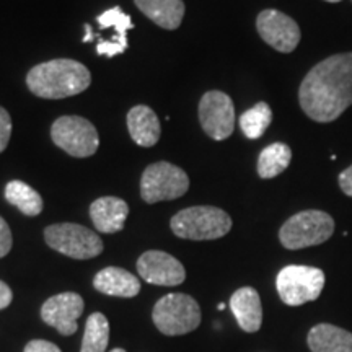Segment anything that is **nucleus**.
<instances>
[{
    "label": "nucleus",
    "instance_id": "nucleus-21",
    "mask_svg": "<svg viewBox=\"0 0 352 352\" xmlns=\"http://www.w3.org/2000/svg\"><path fill=\"white\" fill-rule=\"evenodd\" d=\"M292 160V151L287 144L274 142L267 145L264 151L259 153L258 158V175L263 179L276 178L283 171L287 170Z\"/></svg>",
    "mask_w": 352,
    "mask_h": 352
},
{
    "label": "nucleus",
    "instance_id": "nucleus-8",
    "mask_svg": "<svg viewBox=\"0 0 352 352\" xmlns=\"http://www.w3.org/2000/svg\"><path fill=\"white\" fill-rule=\"evenodd\" d=\"M47 246L74 259H91L103 252L98 233L78 223H54L44 230Z\"/></svg>",
    "mask_w": 352,
    "mask_h": 352
},
{
    "label": "nucleus",
    "instance_id": "nucleus-26",
    "mask_svg": "<svg viewBox=\"0 0 352 352\" xmlns=\"http://www.w3.org/2000/svg\"><path fill=\"white\" fill-rule=\"evenodd\" d=\"M12 232L10 227L7 226V222L0 217V258L7 256L12 250Z\"/></svg>",
    "mask_w": 352,
    "mask_h": 352
},
{
    "label": "nucleus",
    "instance_id": "nucleus-29",
    "mask_svg": "<svg viewBox=\"0 0 352 352\" xmlns=\"http://www.w3.org/2000/svg\"><path fill=\"white\" fill-rule=\"evenodd\" d=\"M12 298H13L12 289L8 287L6 283H2V280H0V310H3V308H7L8 305H10Z\"/></svg>",
    "mask_w": 352,
    "mask_h": 352
},
{
    "label": "nucleus",
    "instance_id": "nucleus-16",
    "mask_svg": "<svg viewBox=\"0 0 352 352\" xmlns=\"http://www.w3.org/2000/svg\"><path fill=\"white\" fill-rule=\"evenodd\" d=\"M230 308L239 327L246 333L259 331L263 323L261 298L256 289L241 287L230 297Z\"/></svg>",
    "mask_w": 352,
    "mask_h": 352
},
{
    "label": "nucleus",
    "instance_id": "nucleus-10",
    "mask_svg": "<svg viewBox=\"0 0 352 352\" xmlns=\"http://www.w3.org/2000/svg\"><path fill=\"white\" fill-rule=\"evenodd\" d=\"M199 122L214 140H226L235 129V107L223 91L210 90L199 101Z\"/></svg>",
    "mask_w": 352,
    "mask_h": 352
},
{
    "label": "nucleus",
    "instance_id": "nucleus-19",
    "mask_svg": "<svg viewBox=\"0 0 352 352\" xmlns=\"http://www.w3.org/2000/svg\"><path fill=\"white\" fill-rule=\"evenodd\" d=\"M307 342L311 352H352V333L329 323L315 324Z\"/></svg>",
    "mask_w": 352,
    "mask_h": 352
},
{
    "label": "nucleus",
    "instance_id": "nucleus-3",
    "mask_svg": "<svg viewBox=\"0 0 352 352\" xmlns=\"http://www.w3.org/2000/svg\"><path fill=\"white\" fill-rule=\"evenodd\" d=\"M171 230L186 240H217L232 230V217L214 206H195L171 217Z\"/></svg>",
    "mask_w": 352,
    "mask_h": 352
},
{
    "label": "nucleus",
    "instance_id": "nucleus-2",
    "mask_svg": "<svg viewBox=\"0 0 352 352\" xmlns=\"http://www.w3.org/2000/svg\"><path fill=\"white\" fill-rule=\"evenodd\" d=\"M91 83L90 70L74 59H52L38 64L26 76L33 95L44 100H63L85 91Z\"/></svg>",
    "mask_w": 352,
    "mask_h": 352
},
{
    "label": "nucleus",
    "instance_id": "nucleus-1",
    "mask_svg": "<svg viewBox=\"0 0 352 352\" xmlns=\"http://www.w3.org/2000/svg\"><path fill=\"white\" fill-rule=\"evenodd\" d=\"M298 103L316 122L336 121L352 107V52L329 56L311 67L298 88Z\"/></svg>",
    "mask_w": 352,
    "mask_h": 352
},
{
    "label": "nucleus",
    "instance_id": "nucleus-27",
    "mask_svg": "<svg viewBox=\"0 0 352 352\" xmlns=\"http://www.w3.org/2000/svg\"><path fill=\"white\" fill-rule=\"evenodd\" d=\"M23 352H63V351H60L54 342L44 341V340H34L26 344Z\"/></svg>",
    "mask_w": 352,
    "mask_h": 352
},
{
    "label": "nucleus",
    "instance_id": "nucleus-32",
    "mask_svg": "<svg viewBox=\"0 0 352 352\" xmlns=\"http://www.w3.org/2000/svg\"><path fill=\"white\" fill-rule=\"evenodd\" d=\"M109 352H126L124 349H120V347H118V349H113V351H109Z\"/></svg>",
    "mask_w": 352,
    "mask_h": 352
},
{
    "label": "nucleus",
    "instance_id": "nucleus-6",
    "mask_svg": "<svg viewBox=\"0 0 352 352\" xmlns=\"http://www.w3.org/2000/svg\"><path fill=\"white\" fill-rule=\"evenodd\" d=\"M324 272L314 266L290 264L280 270L276 279V289L280 300L289 307H300L315 302L324 289Z\"/></svg>",
    "mask_w": 352,
    "mask_h": 352
},
{
    "label": "nucleus",
    "instance_id": "nucleus-20",
    "mask_svg": "<svg viewBox=\"0 0 352 352\" xmlns=\"http://www.w3.org/2000/svg\"><path fill=\"white\" fill-rule=\"evenodd\" d=\"M140 12L165 30H176L184 16L183 0H134Z\"/></svg>",
    "mask_w": 352,
    "mask_h": 352
},
{
    "label": "nucleus",
    "instance_id": "nucleus-11",
    "mask_svg": "<svg viewBox=\"0 0 352 352\" xmlns=\"http://www.w3.org/2000/svg\"><path fill=\"white\" fill-rule=\"evenodd\" d=\"M256 30L264 43L284 54L296 51L302 39L297 21L274 8H267L259 13L256 19Z\"/></svg>",
    "mask_w": 352,
    "mask_h": 352
},
{
    "label": "nucleus",
    "instance_id": "nucleus-22",
    "mask_svg": "<svg viewBox=\"0 0 352 352\" xmlns=\"http://www.w3.org/2000/svg\"><path fill=\"white\" fill-rule=\"evenodd\" d=\"M6 199L15 206L21 214L34 217L43 212V197L39 196L36 189L26 184L20 179H13L6 186Z\"/></svg>",
    "mask_w": 352,
    "mask_h": 352
},
{
    "label": "nucleus",
    "instance_id": "nucleus-18",
    "mask_svg": "<svg viewBox=\"0 0 352 352\" xmlns=\"http://www.w3.org/2000/svg\"><path fill=\"white\" fill-rule=\"evenodd\" d=\"M94 287L104 296L132 298L140 292V283L134 274L122 267H104L94 279Z\"/></svg>",
    "mask_w": 352,
    "mask_h": 352
},
{
    "label": "nucleus",
    "instance_id": "nucleus-14",
    "mask_svg": "<svg viewBox=\"0 0 352 352\" xmlns=\"http://www.w3.org/2000/svg\"><path fill=\"white\" fill-rule=\"evenodd\" d=\"M96 21L100 30H113L111 38L101 39V43L96 41V52L107 57L122 54L127 50V32L134 28L131 16L120 7H113L101 13Z\"/></svg>",
    "mask_w": 352,
    "mask_h": 352
},
{
    "label": "nucleus",
    "instance_id": "nucleus-13",
    "mask_svg": "<svg viewBox=\"0 0 352 352\" xmlns=\"http://www.w3.org/2000/svg\"><path fill=\"white\" fill-rule=\"evenodd\" d=\"M83 298L76 292H64L47 298L41 308V318L56 328L63 336H70L78 329L77 320L83 314Z\"/></svg>",
    "mask_w": 352,
    "mask_h": 352
},
{
    "label": "nucleus",
    "instance_id": "nucleus-31",
    "mask_svg": "<svg viewBox=\"0 0 352 352\" xmlns=\"http://www.w3.org/2000/svg\"><path fill=\"white\" fill-rule=\"evenodd\" d=\"M226 308V303H219V310H223Z\"/></svg>",
    "mask_w": 352,
    "mask_h": 352
},
{
    "label": "nucleus",
    "instance_id": "nucleus-28",
    "mask_svg": "<svg viewBox=\"0 0 352 352\" xmlns=\"http://www.w3.org/2000/svg\"><path fill=\"white\" fill-rule=\"evenodd\" d=\"M338 182H340L341 191L344 192L346 196L352 197V165L344 171H341V175L338 176Z\"/></svg>",
    "mask_w": 352,
    "mask_h": 352
},
{
    "label": "nucleus",
    "instance_id": "nucleus-25",
    "mask_svg": "<svg viewBox=\"0 0 352 352\" xmlns=\"http://www.w3.org/2000/svg\"><path fill=\"white\" fill-rule=\"evenodd\" d=\"M10 135H12L10 114L7 113V109L0 107V153L7 148L8 142H10Z\"/></svg>",
    "mask_w": 352,
    "mask_h": 352
},
{
    "label": "nucleus",
    "instance_id": "nucleus-15",
    "mask_svg": "<svg viewBox=\"0 0 352 352\" xmlns=\"http://www.w3.org/2000/svg\"><path fill=\"white\" fill-rule=\"evenodd\" d=\"M129 206L116 196H104L90 206V219L95 228L101 233H116L124 227Z\"/></svg>",
    "mask_w": 352,
    "mask_h": 352
},
{
    "label": "nucleus",
    "instance_id": "nucleus-24",
    "mask_svg": "<svg viewBox=\"0 0 352 352\" xmlns=\"http://www.w3.org/2000/svg\"><path fill=\"white\" fill-rule=\"evenodd\" d=\"M272 122V109L267 103L259 101L240 116V129L246 139H259Z\"/></svg>",
    "mask_w": 352,
    "mask_h": 352
},
{
    "label": "nucleus",
    "instance_id": "nucleus-5",
    "mask_svg": "<svg viewBox=\"0 0 352 352\" xmlns=\"http://www.w3.org/2000/svg\"><path fill=\"white\" fill-rule=\"evenodd\" d=\"M152 318L158 331L166 336H182L201 324V307L186 294H168L155 303Z\"/></svg>",
    "mask_w": 352,
    "mask_h": 352
},
{
    "label": "nucleus",
    "instance_id": "nucleus-4",
    "mask_svg": "<svg viewBox=\"0 0 352 352\" xmlns=\"http://www.w3.org/2000/svg\"><path fill=\"white\" fill-rule=\"evenodd\" d=\"M334 220L323 210H303L292 215L279 230L284 248L302 250L324 243L333 236Z\"/></svg>",
    "mask_w": 352,
    "mask_h": 352
},
{
    "label": "nucleus",
    "instance_id": "nucleus-23",
    "mask_svg": "<svg viewBox=\"0 0 352 352\" xmlns=\"http://www.w3.org/2000/svg\"><path fill=\"white\" fill-rule=\"evenodd\" d=\"M109 341V323L103 314L88 316L80 352H104Z\"/></svg>",
    "mask_w": 352,
    "mask_h": 352
},
{
    "label": "nucleus",
    "instance_id": "nucleus-7",
    "mask_svg": "<svg viewBox=\"0 0 352 352\" xmlns=\"http://www.w3.org/2000/svg\"><path fill=\"white\" fill-rule=\"evenodd\" d=\"M189 178L186 171L168 162H157L144 170L140 178V196L147 204L178 199L186 195Z\"/></svg>",
    "mask_w": 352,
    "mask_h": 352
},
{
    "label": "nucleus",
    "instance_id": "nucleus-30",
    "mask_svg": "<svg viewBox=\"0 0 352 352\" xmlns=\"http://www.w3.org/2000/svg\"><path fill=\"white\" fill-rule=\"evenodd\" d=\"M324 2H329V3H338V2H341V0H324Z\"/></svg>",
    "mask_w": 352,
    "mask_h": 352
},
{
    "label": "nucleus",
    "instance_id": "nucleus-12",
    "mask_svg": "<svg viewBox=\"0 0 352 352\" xmlns=\"http://www.w3.org/2000/svg\"><path fill=\"white\" fill-rule=\"evenodd\" d=\"M138 271L145 283L165 285V287L179 285L186 279V271H184L183 264L171 254L158 252V250L145 252L138 259Z\"/></svg>",
    "mask_w": 352,
    "mask_h": 352
},
{
    "label": "nucleus",
    "instance_id": "nucleus-9",
    "mask_svg": "<svg viewBox=\"0 0 352 352\" xmlns=\"http://www.w3.org/2000/svg\"><path fill=\"white\" fill-rule=\"evenodd\" d=\"M51 139L57 147L76 158L91 157L100 145L98 132L82 116H60L51 127Z\"/></svg>",
    "mask_w": 352,
    "mask_h": 352
},
{
    "label": "nucleus",
    "instance_id": "nucleus-17",
    "mask_svg": "<svg viewBox=\"0 0 352 352\" xmlns=\"http://www.w3.org/2000/svg\"><path fill=\"white\" fill-rule=\"evenodd\" d=\"M127 129L132 140L140 147H153L162 134L160 120L152 108L138 104L127 113Z\"/></svg>",
    "mask_w": 352,
    "mask_h": 352
}]
</instances>
